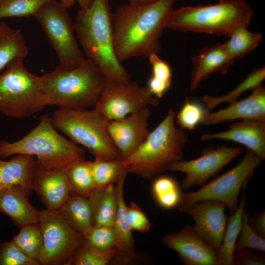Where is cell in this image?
Masks as SVG:
<instances>
[{
  "instance_id": "cell-1",
  "label": "cell",
  "mask_w": 265,
  "mask_h": 265,
  "mask_svg": "<svg viewBox=\"0 0 265 265\" xmlns=\"http://www.w3.org/2000/svg\"><path fill=\"white\" fill-rule=\"evenodd\" d=\"M175 0L124 4L116 9L113 13L114 47L120 63L159 52L160 38Z\"/></svg>"
},
{
  "instance_id": "cell-2",
  "label": "cell",
  "mask_w": 265,
  "mask_h": 265,
  "mask_svg": "<svg viewBox=\"0 0 265 265\" xmlns=\"http://www.w3.org/2000/svg\"><path fill=\"white\" fill-rule=\"evenodd\" d=\"M113 21L110 0H93L88 8L77 12L75 34L86 58L98 66L107 81L128 83L130 74L114 51Z\"/></svg>"
},
{
  "instance_id": "cell-3",
  "label": "cell",
  "mask_w": 265,
  "mask_h": 265,
  "mask_svg": "<svg viewBox=\"0 0 265 265\" xmlns=\"http://www.w3.org/2000/svg\"><path fill=\"white\" fill-rule=\"evenodd\" d=\"M40 78L48 105L74 109L94 107L107 81L98 66L87 58L77 67L57 66Z\"/></svg>"
},
{
  "instance_id": "cell-4",
  "label": "cell",
  "mask_w": 265,
  "mask_h": 265,
  "mask_svg": "<svg viewBox=\"0 0 265 265\" xmlns=\"http://www.w3.org/2000/svg\"><path fill=\"white\" fill-rule=\"evenodd\" d=\"M176 113L170 108L145 141L123 160L128 173L151 179L168 170L171 163L181 160L188 136L184 130L177 127Z\"/></svg>"
},
{
  "instance_id": "cell-5",
  "label": "cell",
  "mask_w": 265,
  "mask_h": 265,
  "mask_svg": "<svg viewBox=\"0 0 265 265\" xmlns=\"http://www.w3.org/2000/svg\"><path fill=\"white\" fill-rule=\"evenodd\" d=\"M85 151L59 133L47 114L39 118L37 125L22 138L14 141H0V159L15 155L33 156L50 168H66L85 159Z\"/></svg>"
},
{
  "instance_id": "cell-6",
  "label": "cell",
  "mask_w": 265,
  "mask_h": 265,
  "mask_svg": "<svg viewBox=\"0 0 265 265\" xmlns=\"http://www.w3.org/2000/svg\"><path fill=\"white\" fill-rule=\"evenodd\" d=\"M253 12L245 0H219L215 4L184 6L173 9L166 28L229 36L235 28L248 25Z\"/></svg>"
},
{
  "instance_id": "cell-7",
  "label": "cell",
  "mask_w": 265,
  "mask_h": 265,
  "mask_svg": "<svg viewBox=\"0 0 265 265\" xmlns=\"http://www.w3.org/2000/svg\"><path fill=\"white\" fill-rule=\"evenodd\" d=\"M51 119L57 130L84 147L95 158L123 160L109 135L108 122L94 108L58 107Z\"/></svg>"
},
{
  "instance_id": "cell-8",
  "label": "cell",
  "mask_w": 265,
  "mask_h": 265,
  "mask_svg": "<svg viewBox=\"0 0 265 265\" xmlns=\"http://www.w3.org/2000/svg\"><path fill=\"white\" fill-rule=\"evenodd\" d=\"M24 59L12 60L0 73V112L8 117H27L48 105L40 76L28 71Z\"/></svg>"
},
{
  "instance_id": "cell-9",
  "label": "cell",
  "mask_w": 265,
  "mask_h": 265,
  "mask_svg": "<svg viewBox=\"0 0 265 265\" xmlns=\"http://www.w3.org/2000/svg\"><path fill=\"white\" fill-rule=\"evenodd\" d=\"M34 17L57 56L58 67L73 69L84 62L86 57L76 38L74 22L68 8L60 1L51 0L41 6Z\"/></svg>"
},
{
  "instance_id": "cell-10",
  "label": "cell",
  "mask_w": 265,
  "mask_h": 265,
  "mask_svg": "<svg viewBox=\"0 0 265 265\" xmlns=\"http://www.w3.org/2000/svg\"><path fill=\"white\" fill-rule=\"evenodd\" d=\"M263 159L246 149L244 157L234 168L221 175L198 190L182 194L179 210L196 202L212 199L220 201L233 213L238 206V196L242 187L246 186L254 170Z\"/></svg>"
},
{
  "instance_id": "cell-11",
  "label": "cell",
  "mask_w": 265,
  "mask_h": 265,
  "mask_svg": "<svg viewBox=\"0 0 265 265\" xmlns=\"http://www.w3.org/2000/svg\"><path fill=\"white\" fill-rule=\"evenodd\" d=\"M38 224L43 237L40 265H64L83 241V235L69 224L59 210L40 211Z\"/></svg>"
},
{
  "instance_id": "cell-12",
  "label": "cell",
  "mask_w": 265,
  "mask_h": 265,
  "mask_svg": "<svg viewBox=\"0 0 265 265\" xmlns=\"http://www.w3.org/2000/svg\"><path fill=\"white\" fill-rule=\"evenodd\" d=\"M159 105V99L147 87L136 81H106L93 108L107 121L120 120L148 106Z\"/></svg>"
},
{
  "instance_id": "cell-13",
  "label": "cell",
  "mask_w": 265,
  "mask_h": 265,
  "mask_svg": "<svg viewBox=\"0 0 265 265\" xmlns=\"http://www.w3.org/2000/svg\"><path fill=\"white\" fill-rule=\"evenodd\" d=\"M242 153L239 147H209L202 149L200 157L176 161L168 166V170L186 174L182 183L183 188L201 186Z\"/></svg>"
},
{
  "instance_id": "cell-14",
  "label": "cell",
  "mask_w": 265,
  "mask_h": 265,
  "mask_svg": "<svg viewBox=\"0 0 265 265\" xmlns=\"http://www.w3.org/2000/svg\"><path fill=\"white\" fill-rule=\"evenodd\" d=\"M226 208L220 201L206 199L179 211L192 218L194 221L192 227L195 232L216 250L221 243L227 224Z\"/></svg>"
},
{
  "instance_id": "cell-15",
  "label": "cell",
  "mask_w": 265,
  "mask_h": 265,
  "mask_svg": "<svg viewBox=\"0 0 265 265\" xmlns=\"http://www.w3.org/2000/svg\"><path fill=\"white\" fill-rule=\"evenodd\" d=\"M148 107L131 114L123 119L109 121L107 131L123 160L133 153L145 141L150 131Z\"/></svg>"
},
{
  "instance_id": "cell-16",
  "label": "cell",
  "mask_w": 265,
  "mask_h": 265,
  "mask_svg": "<svg viewBox=\"0 0 265 265\" xmlns=\"http://www.w3.org/2000/svg\"><path fill=\"white\" fill-rule=\"evenodd\" d=\"M162 241L176 251L186 265H217L216 250L199 237L190 225L165 235Z\"/></svg>"
},
{
  "instance_id": "cell-17",
  "label": "cell",
  "mask_w": 265,
  "mask_h": 265,
  "mask_svg": "<svg viewBox=\"0 0 265 265\" xmlns=\"http://www.w3.org/2000/svg\"><path fill=\"white\" fill-rule=\"evenodd\" d=\"M66 168H48L36 159L32 181V190L47 209L59 210L71 194Z\"/></svg>"
},
{
  "instance_id": "cell-18",
  "label": "cell",
  "mask_w": 265,
  "mask_h": 265,
  "mask_svg": "<svg viewBox=\"0 0 265 265\" xmlns=\"http://www.w3.org/2000/svg\"><path fill=\"white\" fill-rule=\"evenodd\" d=\"M206 142L213 139L234 141L246 147L263 159L265 158V120L244 119L232 124L229 129L201 135Z\"/></svg>"
},
{
  "instance_id": "cell-19",
  "label": "cell",
  "mask_w": 265,
  "mask_h": 265,
  "mask_svg": "<svg viewBox=\"0 0 265 265\" xmlns=\"http://www.w3.org/2000/svg\"><path fill=\"white\" fill-rule=\"evenodd\" d=\"M238 119L265 120V88L263 84L253 89L244 99L234 101L216 111H207L201 125H213Z\"/></svg>"
},
{
  "instance_id": "cell-20",
  "label": "cell",
  "mask_w": 265,
  "mask_h": 265,
  "mask_svg": "<svg viewBox=\"0 0 265 265\" xmlns=\"http://www.w3.org/2000/svg\"><path fill=\"white\" fill-rule=\"evenodd\" d=\"M234 61L224 43H217L203 48L192 57L193 67L189 83L190 90H196L203 80L213 74H226Z\"/></svg>"
},
{
  "instance_id": "cell-21",
  "label": "cell",
  "mask_w": 265,
  "mask_h": 265,
  "mask_svg": "<svg viewBox=\"0 0 265 265\" xmlns=\"http://www.w3.org/2000/svg\"><path fill=\"white\" fill-rule=\"evenodd\" d=\"M29 194L20 186L14 185L0 191V212L9 217L19 228L38 223L40 211L28 200Z\"/></svg>"
},
{
  "instance_id": "cell-22",
  "label": "cell",
  "mask_w": 265,
  "mask_h": 265,
  "mask_svg": "<svg viewBox=\"0 0 265 265\" xmlns=\"http://www.w3.org/2000/svg\"><path fill=\"white\" fill-rule=\"evenodd\" d=\"M35 162V157L26 155H13L8 160L0 159V191L18 185L30 194Z\"/></svg>"
},
{
  "instance_id": "cell-23",
  "label": "cell",
  "mask_w": 265,
  "mask_h": 265,
  "mask_svg": "<svg viewBox=\"0 0 265 265\" xmlns=\"http://www.w3.org/2000/svg\"><path fill=\"white\" fill-rule=\"evenodd\" d=\"M88 198L91 208L93 226L113 227L118 201L116 185L112 184L95 187Z\"/></svg>"
},
{
  "instance_id": "cell-24",
  "label": "cell",
  "mask_w": 265,
  "mask_h": 265,
  "mask_svg": "<svg viewBox=\"0 0 265 265\" xmlns=\"http://www.w3.org/2000/svg\"><path fill=\"white\" fill-rule=\"evenodd\" d=\"M59 211L69 224L83 235L93 226L88 198L71 194Z\"/></svg>"
},
{
  "instance_id": "cell-25",
  "label": "cell",
  "mask_w": 265,
  "mask_h": 265,
  "mask_svg": "<svg viewBox=\"0 0 265 265\" xmlns=\"http://www.w3.org/2000/svg\"><path fill=\"white\" fill-rule=\"evenodd\" d=\"M246 200L243 193L237 209L227 220L221 243L216 249L217 265H233V254L240 234Z\"/></svg>"
},
{
  "instance_id": "cell-26",
  "label": "cell",
  "mask_w": 265,
  "mask_h": 265,
  "mask_svg": "<svg viewBox=\"0 0 265 265\" xmlns=\"http://www.w3.org/2000/svg\"><path fill=\"white\" fill-rule=\"evenodd\" d=\"M28 53L25 36L18 28L0 22V71L16 58H25Z\"/></svg>"
},
{
  "instance_id": "cell-27",
  "label": "cell",
  "mask_w": 265,
  "mask_h": 265,
  "mask_svg": "<svg viewBox=\"0 0 265 265\" xmlns=\"http://www.w3.org/2000/svg\"><path fill=\"white\" fill-rule=\"evenodd\" d=\"M126 175L121 177L116 183L118 192L117 207L113 228L115 234L116 248L118 252L135 250L134 239L129 224L127 206L124 198L123 187Z\"/></svg>"
},
{
  "instance_id": "cell-28",
  "label": "cell",
  "mask_w": 265,
  "mask_h": 265,
  "mask_svg": "<svg viewBox=\"0 0 265 265\" xmlns=\"http://www.w3.org/2000/svg\"><path fill=\"white\" fill-rule=\"evenodd\" d=\"M91 163V161L85 159L66 167V178L71 194L88 198L96 187Z\"/></svg>"
},
{
  "instance_id": "cell-29",
  "label": "cell",
  "mask_w": 265,
  "mask_h": 265,
  "mask_svg": "<svg viewBox=\"0 0 265 265\" xmlns=\"http://www.w3.org/2000/svg\"><path fill=\"white\" fill-rule=\"evenodd\" d=\"M265 79V68L260 67L254 70L252 72L228 93L223 96L213 97L205 95L202 100L207 111H210L222 103L230 104L238 100V98L244 92L253 90L262 84Z\"/></svg>"
},
{
  "instance_id": "cell-30",
  "label": "cell",
  "mask_w": 265,
  "mask_h": 265,
  "mask_svg": "<svg viewBox=\"0 0 265 265\" xmlns=\"http://www.w3.org/2000/svg\"><path fill=\"white\" fill-rule=\"evenodd\" d=\"M247 26H239L229 35V39L224 43L231 56L235 60L243 57L255 50L262 39V35L249 30Z\"/></svg>"
},
{
  "instance_id": "cell-31",
  "label": "cell",
  "mask_w": 265,
  "mask_h": 265,
  "mask_svg": "<svg viewBox=\"0 0 265 265\" xmlns=\"http://www.w3.org/2000/svg\"><path fill=\"white\" fill-rule=\"evenodd\" d=\"M91 171L96 187L117 183L128 173L124 160L95 158L91 163Z\"/></svg>"
},
{
  "instance_id": "cell-32",
  "label": "cell",
  "mask_w": 265,
  "mask_h": 265,
  "mask_svg": "<svg viewBox=\"0 0 265 265\" xmlns=\"http://www.w3.org/2000/svg\"><path fill=\"white\" fill-rule=\"evenodd\" d=\"M148 58L152 67V74L148 79L147 87L154 96L161 98L171 86V68L158 53H152Z\"/></svg>"
},
{
  "instance_id": "cell-33",
  "label": "cell",
  "mask_w": 265,
  "mask_h": 265,
  "mask_svg": "<svg viewBox=\"0 0 265 265\" xmlns=\"http://www.w3.org/2000/svg\"><path fill=\"white\" fill-rule=\"evenodd\" d=\"M152 190L157 204L165 209L178 206L182 194L177 181L167 175L156 178L152 183Z\"/></svg>"
},
{
  "instance_id": "cell-34",
  "label": "cell",
  "mask_w": 265,
  "mask_h": 265,
  "mask_svg": "<svg viewBox=\"0 0 265 265\" xmlns=\"http://www.w3.org/2000/svg\"><path fill=\"white\" fill-rule=\"evenodd\" d=\"M20 229L12 240L26 255L39 262L43 237L38 224L27 225Z\"/></svg>"
},
{
  "instance_id": "cell-35",
  "label": "cell",
  "mask_w": 265,
  "mask_h": 265,
  "mask_svg": "<svg viewBox=\"0 0 265 265\" xmlns=\"http://www.w3.org/2000/svg\"><path fill=\"white\" fill-rule=\"evenodd\" d=\"M116 252V248L106 251L97 250L83 239L64 265H106L110 264Z\"/></svg>"
},
{
  "instance_id": "cell-36",
  "label": "cell",
  "mask_w": 265,
  "mask_h": 265,
  "mask_svg": "<svg viewBox=\"0 0 265 265\" xmlns=\"http://www.w3.org/2000/svg\"><path fill=\"white\" fill-rule=\"evenodd\" d=\"M207 112L202 104L186 97L180 110L176 114V125L184 130H194L201 124Z\"/></svg>"
},
{
  "instance_id": "cell-37",
  "label": "cell",
  "mask_w": 265,
  "mask_h": 265,
  "mask_svg": "<svg viewBox=\"0 0 265 265\" xmlns=\"http://www.w3.org/2000/svg\"><path fill=\"white\" fill-rule=\"evenodd\" d=\"M51 0H0V19L34 17L45 3Z\"/></svg>"
},
{
  "instance_id": "cell-38",
  "label": "cell",
  "mask_w": 265,
  "mask_h": 265,
  "mask_svg": "<svg viewBox=\"0 0 265 265\" xmlns=\"http://www.w3.org/2000/svg\"><path fill=\"white\" fill-rule=\"evenodd\" d=\"M84 240L91 247L101 251L116 248V238L113 227L93 226L83 235Z\"/></svg>"
},
{
  "instance_id": "cell-39",
  "label": "cell",
  "mask_w": 265,
  "mask_h": 265,
  "mask_svg": "<svg viewBox=\"0 0 265 265\" xmlns=\"http://www.w3.org/2000/svg\"><path fill=\"white\" fill-rule=\"evenodd\" d=\"M249 214L244 210L242 214L240 237L237 241L235 251L242 249H254L265 252V239L251 228L249 224Z\"/></svg>"
},
{
  "instance_id": "cell-40",
  "label": "cell",
  "mask_w": 265,
  "mask_h": 265,
  "mask_svg": "<svg viewBox=\"0 0 265 265\" xmlns=\"http://www.w3.org/2000/svg\"><path fill=\"white\" fill-rule=\"evenodd\" d=\"M26 255L11 240L0 244V265H39Z\"/></svg>"
},
{
  "instance_id": "cell-41",
  "label": "cell",
  "mask_w": 265,
  "mask_h": 265,
  "mask_svg": "<svg viewBox=\"0 0 265 265\" xmlns=\"http://www.w3.org/2000/svg\"><path fill=\"white\" fill-rule=\"evenodd\" d=\"M127 216L129 225L132 231L145 233L151 229L152 223L136 203L131 202L127 206Z\"/></svg>"
},
{
  "instance_id": "cell-42",
  "label": "cell",
  "mask_w": 265,
  "mask_h": 265,
  "mask_svg": "<svg viewBox=\"0 0 265 265\" xmlns=\"http://www.w3.org/2000/svg\"><path fill=\"white\" fill-rule=\"evenodd\" d=\"M251 250L245 249L235 251L233 258V265H265V257L251 251Z\"/></svg>"
},
{
  "instance_id": "cell-43",
  "label": "cell",
  "mask_w": 265,
  "mask_h": 265,
  "mask_svg": "<svg viewBox=\"0 0 265 265\" xmlns=\"http://www.w3.org/2000/svg\"><path fill=\"white\" fill-rule=\"evenodd\" d=\"M148 257L135 250L127 252L117 251L109 264L126 265L130 263H148Z\"/></svg>"
},
{
  "instance_id": "cell-44",
  "label": "cell",
  "mask_w": 265,
  "mask_h": 265,
  "mask_svg": "<svg viewBox=\"0 0 265 265\" xmlns=\"http://www.w3.org/2000/svg\"><path fill=\"white\" fill-rule=\"evenodd\" d=\"M249 224L256 233L263 238L265 237V210L250 216Z\"/></svg>"
},
{
  "instance_id": "cell-45",
  "label": "cell",
  "mask_w": 265,
  "mask_h": 265,
  "mask_svg": "<svg viewBox=\"0 0 265 265\" xmlns=\"http://www.w3.org/2000/svg\"><path fill=\"white\" fill-rule=\"evenodd\" d=\"M129 4L132 6H138L154 2L158 0H129Z\"/></svg>"
},
{
  "instance_id": "cell-46",
  "label": "cell",
  "mask_w": 265,
  "mask_h": 265,
  "mask_svg": "<svg viewBox=\"0 0 265 265\" xmlns=\"http://www.w3.org/2000/svg\"><path fill=\"white\" fill-rule=\"evenodd\" d=\"M75 1L78 3L80 9H85L91 5L93 0H75Z\"/></svg>"
},
{
  "instance_id": "cell-47",
  "label": "cell",
  "mask_w": 265,
  "mask_h": 265,
  "mask_svg": "<svg viewBox=\"0 0 265 265\" xmlns=\"http://www.w3.org/2000/svg\"><path fill=\"white\" fill-rule=\"evenodd\" d=\"M61 4L67 8L72 7L75 2V0H59Z\"/></svg>"
}]
</instances>
